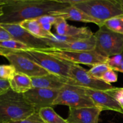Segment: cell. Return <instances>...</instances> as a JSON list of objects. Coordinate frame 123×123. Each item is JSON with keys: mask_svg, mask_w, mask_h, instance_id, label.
<instances>
[{"mask_svg": "<svg viewBox=\"0 0 123 123\" xmlns=\"http://www.w3.org/2000/svg\"><path fill=\"white\" fill-rule=\"evenodd\" d=\"M28 49L30 48L26 45L14 40L0 42V55L3 56L10 53L25 50Z\"/></svg>", "mask_w": 123, "mask_h": 123, "instance_id": "cell-20", "label": "cell"}, {"mask_svg": "<svg viewBox=\"0 0 123 123\" xmlns=\"http://www.w3.org/2000/svg\"><path fill=\"white\" fill-rule=\"evenodd\" d=\"M56 34L63 36H75L81 34H92V32L88 27H76L70 25L66 20L56 17L54 24Z\"/></svg>", "mask_w": 123, "mask_h": 123, "instance_id": "cell-17", "label": "cell"}, {"mask_svg": "<svg viewBox=\"0 0 123 123\" xmlns=\"http://www.w3.org/2000/svg\"><path fill=\"white\" fill-rule=\"evenodd\" d=\"M38 50L72 64H81L92 67L98 64L106 62L108 60L107 58L101 55L96 50L73 51L54 48L40 49Z\"/></svg>", "mask_w": 123, "mask_h": 123, "instance_id": "cell-6", "label": "cell"}, {"mask_svg": "<svg viewBox=\"0 0 123 123\" xmlns=\"http://www.w3.org/2000/svg\"><path fill=\"white\" fill-rule=\"evenodd\" d=\"M103 25L116 33L123 35V16L111 18L105 22Z\"/></svg>", "mask_w": 123, "mask_h": 123, "instance_id": "cell-22", "label": "cell"}, {"mask_svg": "<svg viewBox=\"0 0 123 123\" xmlns=\"http://www.w3.org/2000/svg\"><path fill=\"white\" fill-rule=\"evenodd\" d=\"M102 111L97 106L69 108V114L66 121L67 123H98Z\"/></svg>", "mask_w": 123, "mask_h": 123, "instance_id": "cell-13", "label": "cell"}, {"mask_svg": "<svg viewBox=\"0 0 123 123\" xmlns=\"http://www.w3.org/2000/svg\"><path fill=\"white\" fill-rule=\"evenodd\" d=\"M20 26L35 37L42 38H49L52 35V32H47L42 27L37 19L25 20L22 22Z\"/></svg>", "mask_w": 123, "mask_h": 123, "instance_id": "cell-19", "label": "cell"}, {"mask_svg": "<svg viewBox=\"0 0 123 123\" xmlns=\"http://www.w3.org/2000/svg\"><path fill=\"white\" fill-rule=\"evenodd\" d=\"M13 40L9 33L0 25V42Z\"/></svg>", "mask_w": 123, "mask_h": 123, "instance_id": "cell-30", "label": "cell"}, {"mask_svg": "<svg viewBox=\"0 0 123 123\" xmlns=\"http://www.w3.org/2000/svg\"><path fill=\"white\" fill-rule=\"evenodd\" d=\"M106 91L113 96L120 104L123 103V88L114 87L111 90Z\"/></svg>", "mask_w": 123, "mask_h": 123, "instance_id": "cell-27", "label": "cell"}, {"mask_svg": "<svg viewBox=\"0 0 123 123\" xmlns=\"http://www.w3.org/2000/svg\"><path fill=\"white\" fill-rule=\"evenodd\" d=\"M50 15L63 18L65 20H70L85 23H93L98 25L99 27L100 26V24L97 20L89 16L84 12L73 6H70L58 12H52Z\"/></svg>", "mask_w": 123, "mask_h": 123, "instance_id": "cell-16", "label": "cell"}, {"mask_svg": "<svg viewBox=\"0 0 123 123\" xmlns=\"http://www.w3.org/2000/svg\"><path fill=\"white\" fill-rule=\"evenodd\" d=\"M94 36L96 39L94 50L101 55L108 58L123 54V34L116 33L102 25L94 34Z\"/></svg>", "mask_w": 123, "mask_h": 123, "instance_id": "cell-5", "label": "cell"}, {"mask_svg": "<svg viewBox=\"0 0 123 123\" xmlns=\"http://www.w3.org/2000/svg\"><path fill=\"white\" fill-rule=\"evenodd\" d=\"M84 89L96 106L102 111H112L123 114V107L121 105L106 91L94 90L86 88Z\"/></svg>", "mask_w": 123, "mask_h": 123, "instance_id": "cell-12", "label": "cell"}, {"mask_svg": "<svg viewBox=\"0 0 123 123\" xmlns=\"http://www.w3.org/2000/svg\"><path fill=\"white\" fill-rule=\"evenodd\" d=\"M2 9H1V8H0V16L2 15Z\"/></svg>", "mask_w": 123, "mask_h": 123, "instance_id": "cell-34", "label": "cell"}, {"mask_svg": "<svg viewBox=\"0 0 123 123\" xmlns=\"http://www.w3.org/2000/svg\"><path fill=\"white\" fill-rule=\"evenodd\" d=\"M70 5L64 0H3L0 24H18L50 15Z\"/></svg>", "mask_w": 123, "mask_h": 123, "instance_id": "cell-1", "label": "cell"}, {"mask_svg": "<svg viewBox=\"0 0 123 123\" xmlns=\"http://www.w3.org/2000/svg\"><path fill=\"white\" fill-rule=\"evenodd\" d=\"M48 45L50 48H57L73 51H92L96 48V39L94 35L85 39L80 40L72 43L58 42L46 38Z\"/></svg>", "mask_w": 123, "mask_h": 123, "instance_id": "cell-14", "label": "cell"}, {"mask_svg": "<svg viewBox=\"0 0 123 123\" xmlns=\"http://www.w3.org/2000/svg\"><path fill=\"white\" fill-rule=\"evenodd\" d=\"M68 79V84L94 90L106 91L114 88L111 84L92 77L88 73V70L75 64H73L71 67Z\"/></svg>", "mask_w": 123, "mask_h": 123, "instance_id": "cell-8", "label": "cell"}, {"mask_svg": "<svg viewBox=\"0 0 123 123\" xmlns=\"http://www.w3.org/2000/svg\"><path fill=\"white\" fill-rule=\"evenodd\" d=\"M9 89H10L9 81L0 79V96L7 92Z\"/></svg>", "mask_w": 123, "mask_h": 123, "instance_id": "cell-29", "label": "cell"}, {"mask_svg": "<svg viewBox=\"0 0 123 123\" xmlns=\"http://www.w3.org/2000/svg\"><path fill=\"white\" fill-rule=\"evenodd\" d=\"M73 6L97 20L100 26L111 18L123 16L117 0H78Z\"/></svg>", "mask_w": 123, "mask_h": 123, "instance_id": "cell-3", "label": "cell"}, {"mask_svg": "<svg viewBox=\"0 0 123 123\" xmlns=\"http://www.w3.org/2000/svg\"><path fill=\"white\" fill-rule=\"evenodd\" d=\"M56 17L50 15H45L37 18V20L41 25H54L56 21Z\"/></svg>", "mask_w": 123, "mask_h": 123, "instance_id": "cell-28", "label": "cell"}, {"mask_svg": "<svg viewBox=\"0 0 123 123\" xmlns=\"http://www.w3.org/2000/svg\"><path fill=\"white\" fill-rule=\"evenodd\" d=\"M2 3H3V0H2V1H0V8H1V6H2Z\"/></svg>", "mask_w": 123, "mask_h": 123, "instance_id": "cell-33", "label": "cell"}, {"mask_svg": "<svg viewBox=\"0 0 123 123\" xmlns=\"http://www.w3.org/2000/svg\"><path fill=\"white\" fill-rule=\"evenodd\" d=\"M58 92L59 90H57L32 88L23 95L35 112H38L42 108L52 106Z\"/></svg>", "mask_w": 123, "mask_h": 123, "instance_id": "cell-10", "label": "cell"}, {"mask_svg": "<svg viewBox=\"0 0 123 123\" xmlns=\"http://www.w3.org/2000/svg\"><path fill=\"white\" fill-rule=\"evenodd\" d=\"M118 2L120 4V6H121V8L122 9L123 13V0H117Z\"/></svg>", "mask_w": 123, "mask_h": 123, "instance_id": "cell-32", "label": "cell"}, {"mask_svg": "<svg viewBox=\"0 0 123 123\" xmlns=\"http://www.w3.org/2000/svg\"><path fill=\"white\" fill-rule=\"evenodd\" d=\"M111 69L106 62L100 63L92 66L88 70V73L96 79H100L101 77L107 71Z\"/></svg>", "mask_w": 123, "mask_h": 123, "instance_id": "cell-23", "label": "cell"}, {"mask_svg": "<svg viewBox=\"0 0 123 123\" xmlns=\"http://www.w3.org/2000/svg\"><path fill=\"white\" fill-rule=\"evenodd\" d=\"M114 71H115V72H121V73H123V60L121 62V63L120 64V65L115 68V70Z\"/></svg>", "mask_w": 123, "mask_h": 123, "instance_id": "cell-31", "label": "cell"}, {"mask_svg": "<svg viewBox=\"0 0 123 123\" xmlns=\"http://www.w3.org/2000/svg\"><path fill=\"white\" fill-rule=\"evenodd\" d=\"M12 36L13 40L28 47L30 49L40 50L50 47L48 45L46 38L35 37L18 24H0Z\"/></svg>", "mask_w": 123, "mask_h": 123, "instance_id": "cell-9", "label": "cell"}, {"mask_svg": "<svg viewBox=\"0 0 123 123\" xmlns=\"http://www.w3.org/2000/svg\"><path fill=\"white\" fill-rule=\"evenodd\" d=\"M38 114L45 123H67L66 120L56 114L52 107L42 108L38 111Z\"/></svg>", "mask_w": 123, "mask_h": 123, "instance_id": "cell-21", "label": "cell"}, {"mask_svg": "<svg viewBox=\"0 0 123 123\" xmlns=\"http://www.w3.org/2000/svg\"><path fill=\"white\" fill-rule=\"evenodd\" d=\"M34 112L23 94L17 93L10 88L0 96V123L24 120Z\"/></svg>", "mask_w": 123, "mask_h": 123, "instance_id": "cell-2", "label": "cell"}, {"mask_svg": "<svg viewBox=\"0 0 123 123\" xmlns=\"http://www.w3.org/2000/svg\"><path fill=\"white\" fill-rule=\"evenodd\" d=\"M66 105L69 108H82L96 106L86 94L84 88L66 84L59 90L53 106Z\"/></svg>", "mask_w": 123, "mask_h": 123, "instance_id": "cell-7", "label": "cell"}, {"mask_svg": "<svg viewBox=\"0 0 123 123\" xmlns=\"http://www.w3.org/2000/svg\"><path fill=\"white\" fill-rule=\"evenodd\" d=\"M32 87L60 90L65 85L69 84V79L54 74H49L36 78H31Z\"/></svg>", "mask_w": 123, "mask_h": 123, "instance_id": "cell-15", "label": "cell"}, {"mask_svg": "<svg viewBox=\"0 0 123 123\" xmlns=\"http://www.w3.org/2000/svg\"><path fill=\"white\" fill-rule=\"evenodd\" d=\"M4 57L9 61L11 65L14 66L16 72L26 74L30 78H36L49 74L46 70L36 62L18 52L10 53L5 55Z\"/></svg>", "mask_w": 123, "mask_h": 123, "instance_id": "cell-11", "label": "cell"}, {"mask_svg": "<svg viewBox=\"0 0 123 123\" xmlns=\"http://www.w3.org/2000/svg\"><path fill=\"white\" fill-rule=\"evenodd\" d=\"M18 52L36 62L49 73L68 79L70 70L73 64L71 62L61 60L36 49H28Z\"/></svg>", "mask_w": 123, "mask_h": 123, "instance_id": "cell-4", "label": "cell"}, {"mask_svg": "<svg viewBox=\"0 0 123 123\" xmlns=\"http://www.w3.org/2000/svg\"><path fill=\"white\" fill-rule=\"evenodd\" d=\"M16 73L12 65H0V79L9 81Z\"/></svg>", "mask_w": 123, "mask_h": 123, "instance_id": "cell-24", "label": "cell"}, {"mask_svg": "<svg viewBox=\"0 0 123 123\" xmlns=\"http://www.w3.org/2000/svg\"><path fill=\"white\" fill-rule=\"evenodd\" d=\"M9 83L10 88L17 93L24 94L33 88L31 78L19 72L14 74Z\"/></svg>", "mask_w": 123, "mask_h": 123, "instance_id": "cell-18", "label": "cell"}, {"mask_svg": "<svg viewBox=\"0 0 123 123\" xmlns=\"http://www.w3.org/2000/svg\"><path fill=\"white\" fill-rule=\"evenodd\" d=\"M9 123H45L41 118L38 112H35L32 114H31L30 117H27L24 120H20L14 122H10Z\"/></svg>", "mask_w": 123, "mask_h": 123, "instance_id": "cell-26", "label": "cell"}, {"mask_svg": "<svg viewBox=\"0 0 123 123\" xmlns=\"http://www.w3.org/2000/svg\"><path fill=\"white\" fill-rule=\"evenodd\" d=\"M100 80L108 84L116 82L118 80V74L115 71L111 68L102 75Z\"/></svg>", "mask_w": 123, "mask_h": 123, "instance_id": "cell-25", "label": "cell"}, {"mask_svg": "<svg viewBox=\"0 0 123 123\" xmlns=\"http://www.w3.org/2000/svg\"><path fill=\"white\" fill-rule=\"evenodd\" d=\"M121 106H122L123 107V104H121Z\"/></svg>", "mask_w": 123, "mask_h": 123, "instance_id": "cell-35", "label": "cell"}]
</instances>
